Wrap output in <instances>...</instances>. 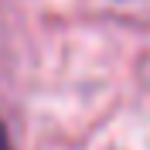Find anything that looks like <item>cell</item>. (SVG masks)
Returning a JSON list of instances; mask_svg holds the SVG:
<instances>
[{"mask_svg": "<svg viewBox=\"0 0 150 150\" xmlns=\"http://www.w3.org/2000/svg\"><path fill=\"white\" fill-rule=\"evenodd\" d=\"M0 150H14V147H10V133H7V123H0Z\"/></svg>", "mask_w": 150, "mask_h": 150, "instance_id": "cell-1", "label": "cell"}]
</instances>
